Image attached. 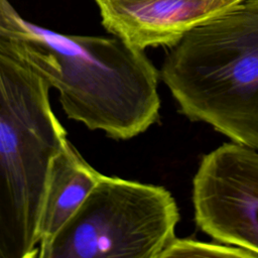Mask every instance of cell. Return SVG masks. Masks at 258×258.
<instances>
[{
  "label": "cell",
  "instance_id": "cell-1",
  "mask_svg": "<svg viewBox=\"0 0 258 258\" xmlns=\"http://www.w3.org/2000/svg\"><path fill=\"white\" fill-rule=\"evenodd\" d=\"M0 51L44 79L67 117L90 130L127 140L158 120V71L143 49L116 36L53 32L0 0Z\"/></svg>",
  "mask_w": 258,
  "mask_h": 258
},
{
  "label": "cell",
  "instance_id": "cell-2",
  "mask_svg": "<svg viewBox=\"0 0 258 258\" xmlns=\"http://www.w3.org/2000/svg\"><path fill=\"white\" fill-rule=\"evenodd\" d=\"M159 75L184 116L258 150V0L187 31Z\"/></svg>",
  "mask_w": 258,
  "mask_h": 258
},
{
  "label": "cell",
  "instance_id": "cell-3",
  "mask_svg": "<svg viewBox=\"0 0 258 258\" xmlns=\"http://www.w3.org/2000/svg\"><path fill=\"white\" fill-rule=\"evenodd\" d=\"M44 79L0 51V258H37L49 168L68 142Z\"/></svg>",
  "mask_w": 258,
  "mask_h": 258
},
{
  "label": "cell",
  "instance_id": "cell-4",
  "mask_svg": "<svg viewBox=\"0 0 258 258\" xmlns=\"http://www.w3.org/2000/svg\"><path fill=\"white\" fill-rule=\"evenodd\" d=\"M178 221L165 187L101 174L38 258H159Z\"/></svg>",
  "mask_w": 258,
  "mask_h": 258
},
{
  "label": "cell",
  "instance_id": "cell-5",
  "mask_svg": "<svg viewBox=\"0 0 258 258\" xmlns=\"http://www.w3.org/2000/svg\"><path fill=\"white\" fill-rule=\"evenodd\" d=\"M195 221L213 239L258 257V153L224 143L203 156L192 179Z\"/></svg>",
  "mask_w": 258,
  "mask_h": 258
},
{
  "label": "cell",
  "instance_id": "cell-6",
  "mask_svg": "<svg viewBox=\"0 0 258 258\" xmlns=\"http://www.w3.org/2000/svg\"><path fill=\"white\" fill-rule=\"evenodd\" d=\"M245 0H94L102 25L140 48L170 47L194 27Z\"/></svg>",
  "mask_w": 258,
  "mask_h": 258
},
{
  "label": "cell",
  "instance_id": "cell-7",
  "mask_svg": "<svg viewBox=\"0 0 258 258\" xmlns=\"http://www.w3.org/2000/svg\"><path fill=\"white\" fill-rule=\"evenodd\" d=\"M101 174L68 140L49 168L37 227L38 254L76 213Z\"/></svg>",
  "mask_w": 258,
  "mask_h": 258
},
{
  "label": "cell",
  "instance_id": "cell-8",
  "mask_svg": "<svg viewBox=\"0 0 258 258\" xmlns=\"http://www.w3.org/2000/svg\"><path fill=\"white\" fill-rule=\"evenodd\" d=\"M168 257H227L256 258L257 256L237 246L208 243L187 238H174L162 251L159 258Z\"/></svg>",
  "mask_w": 258,
  "mask_h": 258
}]
</instances>
